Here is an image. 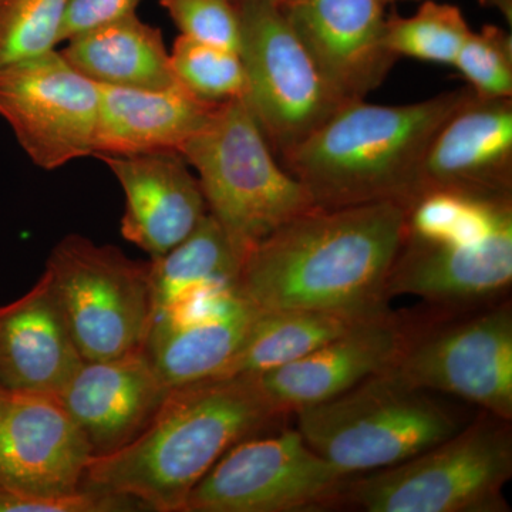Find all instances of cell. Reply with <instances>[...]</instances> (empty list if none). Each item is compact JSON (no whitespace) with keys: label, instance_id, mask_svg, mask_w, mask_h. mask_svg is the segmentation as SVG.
<instances>
[{"label":"cell","instance_id":"cell-1","mask_svg":"<svg viewBox=\"0 0 512 512\" xmlns=\"http://www.w3.org/2000/svg\"><path fill=\"white\" fill-rule=\"evenodd\" d=\"M406 234V208L383 201L302 212L245 256L239 292L258 311H387V278Z\"/></svg>","mask_w":512,"mask_h":512},{"label":"cell","instance_id":"cell-2","mask_svg":"<svg viewBox=\"0 0 512 512\" xmlns=\"http://www.w3.org/2000/svg\"><path fill=\"white\" fill-rule=\"evenodd\" d=\"M284 417L258 376H215L174 387L133 440L93 456L83 490L131 498L146 511L184 512L195 485L225 451Z\"/></svg>","mask_w":512,"mask_h":512},{"label":"cell","instance_id":"cell-3","mask_svg":"<svg viewBox=\"0 0 512 512\" xmlns=\"http://www.w3.org/2000/svg\"><path fill=\"white\" fill-rule=\"evenodd\" d=\"M468 93L467 86L400 106L350 101L279 157L282 167L315 207L392 201L407 208L431 140Z\"/></svg>","mask_w":512,"mask_h":512},{"label":"cell","instance_id":"cell-4","mask_svg":"<svg viewBox=\"0 0 512 512\" xmlns=\"http://www.w3.org/2000/svg\"><path fill=\"white\" fill-rule=\"evenodd\" d=\"M293 414L306 443L346 477L403 463L468 423L439 393L407 383L393 369Z\"/></svg>","mask_w":512,"mask_h":512},{"label":"cell","instance_id":"cell-5","mask_svg":"<svg viewBox=\"0 0 512 512\" xmlns=\"http://www.w3.org/2000/svg\"><path fill=\"white\" fill-rule=\"evenodd\" d=\"M180 154L197 173L208 212L245 256L315 207L305 187L276 160L245 99L218 104Z\"/></svg>","mask_w":512,"mask_h":512},{"label":"cell","instance_id":"cell-6","mask_svg":"<svg viewBox=\"0 0 512 512\" xmlns=\"http://www.w3.org/2000/svg\"><path fill=\"white\" fill-rule=\"evenodd\" d=\"M512 477L511 421L481 413L396 466L348 478L343 507L366 512H505Z\"/></svg>","mask_w":512,"mask_h":512},{"label":"cell","instance_id":"cell-7","mask_svg":"<svg viewBox=\"0 0 512 512\" xmlns=\"http://www.w3.org/2000/svg\"><path fill=\"white\" fill-rule=\"evenodd\" d=\"M249 109L276 156H284L350 103L326 79L272 0H234Z\"/></svg>","mask_w":512,"mask_h":512},{"label":"cell","instance_id":"cell-8","mask_svg":"<svg viewBox=\"0 0 512 512\" xmlns=\"http://www.w3.org/2000/svg\"><path fill=\"white\" fill-rule=\"evenodd\" d=\"M45 271L83 360L110 359L146 345L153 316L150 261L70 234L52 249Z\"/></svg>","mask_w":512,"mask_h":512},{"label":"cell","instance_id":"cell-9","mask_svg":"<svg viewBox=\"0 0 512 512\" xmlns=\"http://www.w3.org/2000/svg\"><path fill=\"white\" fill-rule=\"evenodd\" d=\"M348 478L296 429L238 441L195 485L184 512H305L343 507Z\"/></svg>","mask_w":512,"mask_h":512},{"label":"cell","instance_id":"cell-10","mask_svg":"<svg viewBox=\"0 0 512 512\" xmlns=\"http://www.w3.org/2000/svg\"><path fill=\"white\" fill-rule=\"evenodd\" d=\"M392 369L413 386L457 397L511 421V303H493L429 329L414 326Z\"/></svg>","mask_w":512,"mask_h":512},{"label":"cell","instance_id":"cell-11","mask_svg":"<svg viewBox=\"0 0 512 512\" xmlns=\"http://www.w3.org/2000/svg\"><path fill=\"white\" fill-rule=\"evenodd\" d=\"M97 109L99 86L59 50L0 67V117L43 170L92 156Z\"/></svg>","mask_w":512,"mask_h":512},{"label":"cell","instance_id":"cell-12","mask_svg":"<svg viewBox=\"0 0 512 512\" xmlns=\"http://www.w3.org/2000/svg\"><path fill=\"white\" fill-rule=\"evenodd\" d=\"M94 456L82 427L55 393L10 392L0 416V480L19 493L72 503L86 495Z\"/></svg>","mask_w":512,"mask_h":512},{"label":"cell","instance_id":"cell-13","mask_svg":"<svg viewBox=\"0 0 512 512\" xmlns=\"http://www.w3.org/2000/svg\"><path fill=\"white\" fill-rule=\"evenodd\" d=\"M414 326L389 309L376 313L301 359L262 373L259 384L279 412L289 416L392 369Z\"/></svg>","mask_w":512,"mask_h":512},{"label":"cell","instance_id":"cell-14","mask_svg":"<svg viewBox=\"0 0 512 512\" xmlns=\"http://www.w3.org/2000/svg\"><path fill=\"white\" fill-rule=\"evenodd\" d=\"M429 190L512 198V97H481L470 89L420 165L416 197Z\"/></svg>","mask_w":512,"mask_h":512},{"label":"cell","instance_id":"cell-15","mask_svg":"<svg viewBox=\"0 0 512 512\" xmlns=\"http://www.w3.org/2000/svg\"><path fill=\"white\" fill-rule=\"evenodd\" d=\"M512 282V221L467 242L404 237L387 278V298L410 295L437 308L471 309L494 301Z\"/></svg>","mask_w":512,"mask_h":512},{"label":"cell","instance_id":"cell-16","mask_svg":"<svg viewBox=\"0 0 512 512\" xmlns=\"http://www.w3.org/2000/svg\"><path fill=\"white\" fill-rule=\"evenodd\" d=\"M326 79L345 99L365 100L393 69L382 0H289L279 6Z\"/></svg>","mask_w":512,"mask_h":512},{"label":"cell","instance_id":"cell-17","mask_svg":"<svg viewBox=\"0 0 512 512\" xmlns=\"http://www.w3.org/2000/svg\"><path fill=\"white\" fill-rule=\"evenodd\" d=\"M168 392L141 346L110 359L83 360L57 396L100 456L133 440Z\"/></svg>","mask_w":512,"mask_h":512},{"label":"cell","instance_id":"cell-18","mask_svg":"<svg viewBox=\"0 0 512 512\" xmlns=\"http://www.w3.org/2000/svg\"><path fill=\"white\" fill-rule=\"evenodd\" d=\"M256 313L238 285L210 289L156 320L144 346L168 389L220 376Z\"/></svg>","mask_w":512,"mask_h":512},{"label":"cell","instance_id":"cell-19","mask_svg":"<svg viewBox=\"0 0 512 512\" xmlns=\"http://www.w3.org/2000/svg\"><path fill=\"white\" fill-rule=\"evenodd\" d=\"M97 158L123 188L121 235L151 258L184 241L208 214L200 181L180 153Z\"/></svg>","mask_w":512,"mask_h":512},{"label":"cell","instance_id":"cell-20","mask_svg":"<svg viewBox=\"0 0 512 512\" xmlns=\"http://www.w3.org/2000/svg\"><path fill=\"white\" fill-rule=\"evenodd\" d=\"M82 362L46 271L0 306V384L9 392L57 394Z\"/></svg>","mask_w":512,"mask_h":512},{"label":"cell","instance_id":"cell-21","mask_svg":"<svg viewBox=\"0 0 512 512\" xmlns=\"http://www.w3.org/2000/svg\"><path fill=\"white\" fill-rule=\"evenodd\" d=\"M97 86L96 157L180 153L221 104L202 100L181 84L167 89Z\"/></svg>","mask_w":512,"mask_h":512},{"label":"cell","instance_id":"cell-22","mask_svg":"<svg viewBox=\"0 0 512 512\" xmlns=\"http://www.w3.org/2000/svg\"><path fill=\"white\" fill-rule=\"evenodd\" d=\"M64 59L97 84L167 89L175 79L160 29L136 13L104 23L67 40Z\"/></svg>","mask_w":512,"mask_h":512},{"label":"cell","instance_id":"cell-23","mask_svg":"<svg viewBox=\"0 0 512 512\" xmlns=\"http://www.w3.org/2000/svg\"><path fill=\"white\" fill-rule=\"evenodd\" d=\"M244 261V252L208 212L184 241L150 259L151 323L205 289L237 285Z\"/></svg>","mask_w":512,"mask_h":512},{"label":"cell","instance_id":"cell-24","mask_svg":"<svg viewBox=\"0 0 512 512\" xmlns=\"http://www.w3.org/2000/svg\"><path fill=\"white\" fill-rule=\"evenodd\" d=\"M373 316V315H370ZM369 316L309 309L258 311L220 376H259L308 355Z\"/></svg>","mask_w":512,"mask_h":512},{"label":"cell","instance_id":"cell-25","mask_svg":"<svg viewBox=\"0 0 512 512\" xmlns=\"http://www.w3.org/2000/svg\"><path fill=\"white\" fill-rule=\"evenodd\" d=\"M470 33L460 9L426 0L410 18L397 15L387 18L384 40L397 59L410 57L454 66Z\"/></svg>","mask_w":512,"mask_h":512},{"label":"cell","instance_id":"cell-26","mask_svg":"<svg viewBox=\"0 0 512 512\" xmlns=\"http://www.w3.org/2000/svg\"><path fill=\"white\" fill-rule=\"evenodd\" d=\"M175 79L210 103L245 99L248 77L241 55L181 35L170 53Z\"/></svg>","mask_w":512,"mask_h":512},{"label":"cell","instance_id":"cell-27","mask_svg":"<svg viewBox=\"0 0 512 512\" xmlns=\"http://www.w3.org/2000/svg\"><path fill=\"white\" fill-rule=\"evenodd\" d=\"M69 2L0 0V67L55 50Z\"/></svg>","mask_w":512,"mask_h":512},{"label":"cell","instance_id":"cell-28","mask_svg":"<svg viewBox=\"0 0 512 512\" xmlns=\"http://www.w3.org/2000/svg\"><path fill=\"white\" fill-rule=\"evenodd\" d=\"M454 67L477 96L512 97L511 33L493 25L471 30Z\"/></svg>","mask_w":512,"mask_h":512},{"label":"cell","instance_id":"cell-29","mask_svg":"<svg viewBox=\"0 0 512 512\" xmlns=\"http://www.w3.org/2000/svg\"><path fill=\"white\" fill-rule=\"evenodd\" d=\"M181 35L224 47L241 50V20L234 0H160Z\"/></svg>","mask_w":512,"mask_h":512},{"label":"cell","instance_id":"cell-30","mask_svg":"<svg viewBox=\"0 0 512 512\" xmlns=\"http://www.w3.org/2000/svg\"><path fill=\"white\" fill-rule=\"evenodd\" d=\"M80 500L72 503H53L37 500L13 490L0 480V512H127L144 511L143 505L131 498L86 490Z\"/></svg>","mask_w":512,"mask_h":512},{"label":"cell","instance_id":"cell-31","mask_svg":"<svg viewBox=\"0 0 512 512\" xmlns=\"http://www.w3.org/2000/svg\"><path fill=\"white\" fill-rule=\"evenodd\" d=\"M141 0H70L64 18L62 42L104 23L136 13Z\"/></svg>","mask_w":512,"mask_h":512},{"label":"cell","instance_id":"cell-32","mask_svg":"<svg viewBox=\"0 0 512 512\" xmlns=\"http://www.w3.org/2000/svg\"><path fill=\"white\" fill-rule=\"evenodd\" d=\"M485 8L497 9L504 19L507 20L508 26H512V0H478Z\"/></svg>","mask_w":512,"mask_h":512},{"label":"cell","instance_id":"cell-33","mask_svg":"<svg viewBox=\"0 0 512 512\" xmlns=\"http://www.w3.org/2000/svg\"><path fill=\"white\" fill-rule=\"evenodd\" d=\"M10 392L8 389L0 384V416L5 412L6 406H8Z\"/></svg>","mask_w":512,"mask_h":512},{"label":"cell","instance_id":"cell-34","mask_svg":"<svg viewBox=\"0 0 512 512\" xmlns=\"http://www.w3.org/2000/svg\"><path fill=\"white\" fill-rule=\"evenodd\" d=\"M397 2H403V0H382V3L384 6L389 5V3H397ZM406 2V0H404Z\"/></svg>","mask_w":512,"mask_h":512},{"label":"cell","instance_id":"cell-35","mask_svg":"<svg viewBox=\"0 0 512 512\" xmlns=\"http://www.w3.org/2000/svg\"><path fill=\"white\" fill-rule=\"evenodd\" d=\"M272 2H275L278 6H282L284 3L289 2V0H272Z\"/></svg>","mask_w":512,"mask_h":512}]
</instances>
